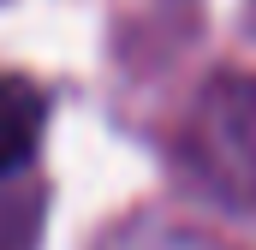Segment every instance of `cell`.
Segmentation results:
<instances>
[{"label": "cell", "mask_w": 256, "mask_h": 250, "mask_svg": "<svg viewBox=\"0 0 256 250\" xmlns=\"http://www.w3.org/2000/svg\"><path fill=\"white\" fill-rule=\"evenodd\" d=\"M42 120H48L42 90L24 84V78H12V72H0V173H12V167H24L36 155Z\"/></svg>", "instance_id": "obj_2"}, {"label": "cell", "mask_w": 256, "mask_h": 250, "mask_svg": "<svg viewBox=\"0 0 256 250\" xmlns=\"http://www.w3.org/2000/svg\"><path fill=\"white\" fill-rule=\"evenodd\" d=\"M185 161L220 202H256V78L226 72L196 96L185 125Z\"/></svg>", "instance_id": "obj_1"}]
</instances>
